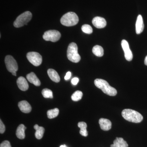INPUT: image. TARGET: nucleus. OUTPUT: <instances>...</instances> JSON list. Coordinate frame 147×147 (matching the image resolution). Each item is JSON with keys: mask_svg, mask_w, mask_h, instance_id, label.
Masks as SVG:
<instances>
[{"mask_svg": "<svg viewBox=\"0 0 147 147\" xmlns=\"http://www.w3.org/2000/svg\"><path fill=\"white\" fill-rule=\"evenodd\" d=\"M60 147H67L66 146H65V145H61V146Z\"/></svg>", "mask_w": 147, "mask_h": 147, "instance_id": "obj_32", "label": "nucleus"}, {"mask_svg": "<svg viewBox=\"0 0 147 147\" xmlns=\"http://www.w3.org/2000/svg\"><path fill=\"white\" fill-rule=\"evenodd\" d=\"M27 79L30 83L33 84L36 86H39L40 85V82L36 75L34 72H32L26 76Z\"/></svg>", "mask_w": 147, "mask_h": 147, "instance_id": "obj_15", "label": "nucleus"}, {"mask_svg": "<svg viewBox=\"0 0 147 147\" xmlns=\"http://www.w3.org/2000/svg\"><path fill=\"white\" fill-rule=\"evenodd\" d=\"M71 76V72L70 71H68L66 74L65 76V80H69L70 79Z\"/></svg>", "mask_w": 147, "mask_h": 147, "instance_id": "obj_29", "label": "nucleus"}, {"mask_svg": "<svg viewBox=\"0 0 147 147\" xmlns=\"http://www.w3.org/2000/svg\"><path fill=\"white\" fill-rule=\"evenodd\" d=\"M26 129V127L22 124L18 126L16 131V135L18 139H23L25 138V130Z\"/></svg>", "mask_w": 147, "mask_h": 147, "instance_id": "obj_18", "label": "nucleus"}, {"mask_svg": "<svg viewBox=\"0 0 147 147\" xmlns=\"http://www.w3.org/2000/svg\"><path fill=\"white\" fill-rule=\"evenodd\" d=\"M17 84L18 88L23 91L28 89V84L27 80L24 77L21 76L18 78L17 80Z\"/></svg>", "mask_w": 147, "mask_h": 147, "instance_id": "obj_12", "label": "nucleus"}, {"mask_svg": "<svg viewBox=\"0 0 147 147\" xmlns=\"http://www.w3.org/2000/svg\"><path fill=\"white\" fill-rule=\"evenodd\" d=\"M12 73V75H13V76H16V72H15V71L12 72V73Z\"/></svg>", "mask_w": 147, "mask_h": 147, "instance_id": "obj_31", "label": "nucleus"}, {"mask_svg": "<svg viewBox=\"0 0 147 147\" xmlns=\"http://www.w3.org/2000/svg\"><path fill=\"white\" fill-rule=\"evenodd\" d=\"M34 129L36 130L35 133L36 138L38 139H42L45 132L44 127L39 126L37 124H36L34 126Z\"/></svg>", "mask_w": 147, "mask_h": 147, "instance_id": "obj_19", "label": "nucleus"}, {"mask_svg": "<svg viewBox=\"0 0 147 147\" xmlns=\"http://www.w3.org/2000/svg\"><path fill=\"white\" fill-rule=\"evenodd\" d=\"M32 18V14L30 11H25L16 18L13 23V26L16 28L23 27L24 25H27Z\"/></svg>", "mask_w": 147, "mask_h": 147, "instance_id": "obj_5", "label": "nucleus"}, {"mask_svg": "<svg viewBox=\"0 0 147 147\" xmlns=\"http://www.w3.org/2000/svg\"><path fill=\"white\" fill-rule=\"evenodd\" d=\"M67 57L73 63L79 62L81 60V57L78 52V47L76 43L71 42L69 45L67 50Z\"/></svg>", "mask_w": 147, "mask_h": 147, "instance_id": "obj_4", "label": "nucleus"}, {"mask_svg": "<svg viewBox=\"0 0 147 147\" xmlns=\"http://www.w3.org/2000/svg\"><path fill=\"white\" fill-rule=\"evenodd\" d=\"M79 17L76 13L73 12H67L61 18V24L65 26H75L79 22Z\"/></svg>", "mask_w": 147, "mask_h": 147, "instance_id": "obj_3", "label": "nucleus"}, {"mask_svg": "<svg viewBox=\"0 0 147 147\" xmlns=\"http://www.w3.org/2000/svg\"><path fill=\"white\" fill-rule=\"evenodd\" d=\"M42 94L45 98H53V92L49 89L45 88L42 90Z\"/></svg>", "mask_w": 147, "mask_h": 147, "instance_id": "obj_24", "label": "nucleus"}, {"mask_svg": "<svg viewBox=\"0 0 147 147\" xmlns=\"http://www.w3.org/2000/svg\"><path fill=\"white\" fill-rule=\"evenodd\" d=\"M5 126L3 122L1 120H0V133L1 134H3L5 131Z\"/></svg>", "mask_w": 147, "mask_h": 147, "instance_id": "obj_27", "label": "nucleus"}, {"mask_svg": "<svg viewBox=\"0 0 147 147\" xmlns=\"http://www.w3.org/2000/svg\"><path fill=\"white\" fill-rule=\"evenodd\" d=\"M18 106L21 112L25 113H28L31 111L32 107L28 101L22 100L19 102Z\"/></svg>", "mask_w": 147, "mask_h": 147, "instance_id": "obj_11", "label": "nucleus"}, {"mask_svg": "<svg viewBox=\"0 0 147 147\" xmlns=\"http://www.w3.org/2000/svg\"><path fill=\"white\" fill-rule=\"evenodd\" d=\"M82 31L87 34H91L92 33L93 30L92 27L88 24H85L82 26Z\"/></svg>", "mask_w": 147, "mask_h": 147, "instance_id": "obj_25", "label": "nucleus"}, {"mask_svg": "<svg viewBox=\"0 0 147 147\" xmlns=\"http://www.w3.org/2000/svg\"><path fill=\"white\" fill-rule=\"evenodd\" d=\"M27 58L29 61L35 66H38L42 63V57L36 52H29L27 54Z\"/></svg>", "mask_w": 147, "mask_h": 147, "instance_id": "obj_7", "label": "nucleus"}, {"mask_svg": "<svg viewBox=\"0 0 147 147\" xmlns=\"http://www.w3.org/2000/svg\"><path fill=\"white\" fill-rule=\"evenodd\" d=\"M144 63L147 66V56L146 57L145 59Z\"/></svg>", "mask_w": 147, "mask_h": 147, "instance_id": "obj_30", "label": "nucleus"}, {"mask_svg": "<svg viewBox=\"0 0 147 147\" xmlns=\"http://www.w3.org/2000/svg\"><path fill=\"white\" fill-rule=\"evenodd\" d=\"M0 147H11L10 142L8 141L3 142L0 145Z\"/></svg>", "mask_w": 147, "mask_h": 147, "instance_id": "obj_26", "label": "nucleus"}, {"mask_svg": "<svg viewBox=\"0 0 147 147\" xmlns=\"http://www.w3.org/2000/svg\"><path fill=\"white\" fill-rule=\"evenodd\" d=\"M78 126L80 128V134L84 137H87L88 133L87 130V124L84 122H80L78 124Z\"/></svg>", "mask_w": 147, "mask_h": 147, "instance_id": "obj_20", "label": "nucleus"}, {"mask_svg": "<svg viewBox=\"0 0 147 147\" xmlns=\"http://www.w3.org/2000/svg\"><path fill=\"white\" fill-rule=\"evenodd\" d=\"M92 53L97 57H101L104 55V50L101 46L96 45L93 47Z\"/></svg>", "mask_w": 147, "mask_h": 147, "instance_id": "obj_21", "label": "nucleus"}, {"mask_svg": "<svg viewBox=\"0 0 147 147\" xmlns=\"http://www.w3.org/2000/svg\"><path fill=\"white\" fill-rule=\"evenodd\" d=\"M144 21L142 15H139L136 23V32L137 34H140L144 31Z\"/></svg>", "mask_w": 147, "mask_h": 147, "instance_id": "obj_14", "label": "nucleus"}, {"mask_svg": "<svg viewBox=\"0 0 147 147\" xmlns=\"http://www.w3.org/2000/svg\"><path fill=\"white\" fill-rule=\"evenodd\" d=\"M94 83L96 86L102 90L105 94L110 96H115L117 93V90L113 87H111L108 82L103 79H95Z\"/></svg>", "mask_w": 147, "mask_h": 147, "instance_id": "obj_1", "label": "nucleus"}, {"mask_svg": "<svg viewBox=\"0 0 147 147\" xmlns=\"http://www.w3.org/2000/svg\"><path fill=\"white\" fill-rule=\"evenodd\" d=\"M59 112V110L57 108L48 110L47 112V117L50 119L55 118L58 116Z\"/></svg>", "mask_w": 147, "mask_h": 147, "instance_id": "obj_22", "label": "nucleus"}, {"mask_svg": "<svg viewBox=\"0 0 147 147\" xmlns=\"http://www.w3.org/2000/svg\"><path fill=\"white\" fill-rule=\"evenodd\" d=\"M99 124L100 128L104 131H108L111 129L112 127V123L108 119H100Z\"/></svg>", "mask_w": 147, "mask_h": 147, "instance_id": "obj_13", "label": "nucleus"}, {"mask_svg": "<svg viewBox=\"0 0 147 147\" xmlns=\"http://www.w3.org/2000/svg\"><path fill=\"white\" fill-rule=\"evenodd\" d=\"M122 116L126 120L134 123H139L143 120V117L140 113L131 109H124L122 112Z\"/></svg>", "mask_w": 147, "mask_h": 147, "instance_id": "obj_2", "label": "nucleus"}, {"mask_svg": "<svg viewBox=\"0 0 147 147\" xmlns=\"http://www.w3.org/2000/svg\"><path fill=\"white\" fill-rule=\"evenodd\" d=\"M83 96V93L80 91H76L71 96V98L74 101H78L81 100Z\"/></svg>", "mask_w": 147, "mask_h": 147, "instance_id": "obj_23", "label": "nucleus"}, {"mask_svg": "<svg viewBox=\"0 0 147 147\" xmlns=\"http://www.w3.org/2000/svg\"><path fill=\"white\" fill-rule=\"evenodd\" d=\"M92 23L95 27L98 29L103 28L107 25L105 18L99 16L94 17L92 21Z\"/></svg>", "mask_w": 147, "mask_h": 147, "instance_id": "obj_10", "label": "nucleus"}, {"mask_svg": "<svg viewBox=\"0 0 147 147\" xmlns=\"http://www.w3.org/2000/svg\"><path fill=\"white\" fill-rule=\"evenodd\" d=\"M122 47L124 52L125 57L126 60L130 61L133 59L132 52L129 48L128 42L125 40H123L121 42Z\"/></svg>", "mask_w": 147, "mask_h": 147, "instance_id": "obj_9", "label": "nucleus"}, {"mask_svg": "<svg viewBox=\"0 0 147 147\" xmlns=\"http://www.w3.org/2000/svg\"><path fill=\"white\" fill-rule=\"evenodd\" d=\"M5 62L7 70L9 72H16L18 69V66L16 61L14 59V58L10 56L7 55L5 57Z\"/></svg>", "mask_w": 147, "mask_h": 147, "instance_id": "obj_8", "label": "nucleus"}, {"mask_svg": "<svg viewBox=\"0 0 147 147\" xmlns=\"http://www.w3.org/2000/svg\"><path fill=\"white\" fill-rule=\"evenodd\" d=\"M61 34L59 32L56 30H50L44 33L43 35V39L46 41H51L55 42L60 38Z\"/></svg>", "mask_w": 147, "mask_h": 147, "instance_id": "obj_6", "label": "nucleus"}, {"mask_svg": "<svg viewBox=\"0 0 147 147\" xmlns=\"http://www.w3.org/2000/svg\"><path fill=\"white\" fill-rule=\"evenodd\" d=\"M47 74L50 79L56 83H59L60 81V78L57 72L53 69H49L47 70Z\"/></svg>", "mask_w": 147, "mask_h": 147, "instance_id": "obj_16", "label": "nucleus"}, {"mask_svg": "<svg viewBox=\"0 0 147 147\" xmlns=\"http://www.w3.org/2000/svg\"><path fill=\"white\" fill-rule=\"evenodd\" d=\"M79 82V79L78 78L75 77V78H74L71 79V83L74 85H77Z\"/></svg>", "mask_w": 147, "mask_h": 147, "instance_id": "obj_28", "label": "nucleus"}, {"mask_svg": "<svg viewBox=\"0 0 147 147\" xmlns=\"http://www.w3.org/2000/svg\"><path fill=\"white\" fill-rule=\"evenodd\" d=\"M128 145L122 138L117 137L114 140V143L110 146L111 147H127Z\"/></svg>", "mask_w": 147, "mask_h": 147, "instance_id": "obj_17", "label": "nucleus"}]
</instances>
